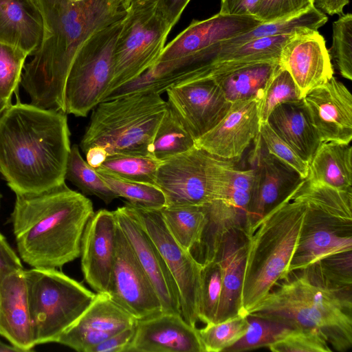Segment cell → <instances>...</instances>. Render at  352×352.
Wrapping results in <instances>:
<instances>
[{"instance_id":"obj_1","label":"cell","mask_w":352,"mask_h":352,"mask_svg":"<svg viewBox=\"0 0 352 352\" xmlns=\"http://www.w3.org/2000/svg\"><path fill=\"white\" fill-rule=\"evenodd\" d=\"M43 21L41 44L25 64L21 85L30 104L65 113V86L72 61L94 34L123 19L129 0H34Z\"/></svg>"},{"instance_id":"obj_2","label":"cell","mask_w":352,"mask_h":352,"mask_svg":"<svg viewBox=\"0 0 352 352\" xmlns=\"http://www.w3.org/2000/svg\"><path fill=\"white\" fill-rule=\"evenodd\" d=\"M67 113L17 100L0 116V173L15 194L65 182L71 148Z\"/></svg>"},{"instance_id":"obj_3","label":"cell","mask_w":352,"mask_h":352,"mask_svg":"<svg viewBox=\"0 0 352 352\" xmlns=\"http://www.w3.org/2000/svg\"><path fill=\"white\" fill-rule=\"evenodd\" d=\"M15 195L10 220L23 262L57 269L80 256L82 235L94 213L89 199L65 182L40 192Z\"/></svg>"},{"instance_id":"obj_4","label":"cell","mask_w":352,"mask_h":352,"mask_svg":"<svg viewBox=\"0 0 352 352\" xmlns=\"http://www.w3.org/2000/svg\"><path fill=\"white\" fill-rule=\"evenodd\" d=\"M248 315L318 331L333 351L352 347V287L331 283L316 263L288 272Z\"/></svg>"},{"instance_id":"obj_5","label":"cell","mask_w":352,"mask_h":352,"mask_svg":"<svg viewBox=\"0 0 352 352\" xmlns=\"http://www.w3.org/2000/svg\"><path fill=\"white\" fill-rule=\"evenodd\" d=\"M301 184L248 232L241 294L243 316H247L288 273L306 209L305 203L294 197Z\"/></svg>"},{"instance_id":"obj_6","label":"cell","mask_w":352,"mask_h":352,"mask_svg":"<svg viewBox=\"0 0 352 352\" xmlns=\"http://www.w3.org/2000/svg\"><path fill=\"white\" fill-rule=\"evenodd\" d=\"M168 103L154 91H138L98 103L80 143L85 152L91 147L105 148L108 155L130 154L152 156L156 130Z\"/></svg>"},{"instance_id":"obj_7","label":"cell","mask_w":352,"mask_h":352,"mask_svg":"<svg viewBox=\"0 0 352 352\" xmlns=\"http://www.w3.org/2000/svg\"><path fill=\"white\" fill-rule=\"evenodd\" d=\"M294 197L304 201L306 209L288 272L352 251V190L304 179Z\"/></svg>"},{"instance_id":"obj_8","label":"cell","mask_w":352,"mask_h":352,"mask_svg":"<svg viewBox=\"0 0 352 352\" xmlns=\"http://www.w3.org/2000/svg\"><path fill=\"white\" fill-rule=\"evenodd\" d=\"M24 276L35 345L56 342L96 296L55 268L24 270Z\"/></svg>"},{"instance_id":"obj_9","label":"cell","mask_w":352,"mask_h":352,"mask_svg":"<svg viewBox=\"0 0 352 352\" xmlns=\"http://www.w3.org/2000/svg\"><path fill=\"white\" fill-rule=\"evenodd\" d=\"M172 28L156 0L130 4L116 43L112 76L102 102L157 63Z\"/></svg>"},{"instance_id":"obj_10","label":"cell","mask_w":352,"mask_h":352,"mask_svg":"<svg viewBox=\"0 0 352 352\" xmlns=\"http://www.w3.org/2000/svg\"><path fill=\"white\" fill-rule=\"evenodd\" d=\"M235 162L214 156L195 145L162 162L156 184L166 206L204 205L226 195Z\"/></svg>"},{"instance_id":"obj_11","label":"cell","mask_w":352,"mask_h":352,"mask_svg":"<svg viewBox=\"0 0 352 352\" xmlns=\"http://www.w3.org/2000/svg\"><path fill=\"white\" fill-rule=\"evenodd\" d=\"M122 20L94 34L76 53L65 86V113L86 117L102 98L113 72V56Z\"/></svg>"},{"instance_id":"obj_12","label":"cell","mask_w":352,"mask_h":352,"mask_svg":"<svg viewBox=\"0 0 352 352\" xmlns=\"http://www.w3.org/2000/svg\"><path fill=\"white\" fill-rule=\"evenodd\" d=\"M126 204L157 246L177 284L182 317L196 327L199 321L202 265L174 239L160 210H148Z\"/></svg>"},{"instance_id":"obj_13","label":"cell","mask_w":352,"mask_h":352,"mask_svg":"<svg viewBox=\"0 0 352 352\" xmlns=\"http://www.w3.org/2000/svg\"><path fill=\"white\" fill-rule=\"evenodd\" d=\"M107 294L138 320L162 313L155 290L119 226Z\"/></svg>"},{"instance_id":"obj_14","label":"cell","mask_w":352,"mask_h":352,"mask_svg":"<svg viewBox=\"0 0 352 352\" xmlns=\"http://www.w3.org/2000/svg\"><path fill=\"white\" fill-rule=\"evenodd\" d=\"M165 92L168 104L195 140L212 129L231 104L217 80L211 78L187 79Z\"/></svg>"},{"instance_id":"obj_15","label":"cell","mask_w":352,"mask_h":352,"mask_svg":"<svg viewBox=\"0 0 352 352\" xmlns=\"http://www.w3.org/2000/svg\"><path fill=\"white\" fill-rule=\"evenodd\" d=\"M261 23L254 16L219 12L205 20H192L164 47L157 63L191 58L206 67L209 63L210 50L214 45L243 34Z\"/></svg>"},{"instance_id":"obj_16","label":"cell","mask_w":352,"mask_h":352,"mask_svg":"<svg viewBox=\"0 0 352 352\" xmlns=\"http://www.w3.org/2000/svg\"><path fill=\"white\" fill-rule=\"evenodd\" d=\"M114 213L118 226L155 290L162 312L182 315L178 287L157 246L126 204L117 208Z\"/></svg>"},{"instance_id":"obj_17","label":"cell","mask_w":352,"mask_h":352,"mask_svg":"<svg viewBox=\"0 0 352 352\" xmlns=\"http://www.w3.org/2000/svg\"><path fill=\"white\" fill-rule=\"evenodd\" d=\"M258 98L235 101L221 120L195 140V146L217 157L236 162L258 136Z\"/></svg>"},{"instance_id":"obj_18","label":"cell","mask_w":352,"mask_h":352,"mask_svg":"<svg viewBox=\"0 0 352 352\" xmlns=\"http://www.w3.org/2000/svg\"><path fill=\"white\" fill-rule=\"evenodd\" d=\"M311 121L321 141L349 144L352 140V96L332 76L302 98Z\"/></svg>"},{"instance_id":"obj_19","label":"cell","mask_w":352,"mask_h":352,"mask_svg":"<svg viewBox=\"0 0 352 352\" xmlns=\"http://www.w3.org/2000/svg\"><path fill=\"white\" fill-rule=\"evenodd\" d=\"M278 65L290 74L302 98L333 76L326 41L318 30L295 32L283 47Z\"/></svg>"},{"instance_id":"obj_20","label":"cell","mask_w":352,"mask_h":352,"mask_svg":"<svg viewBox=\"0 0 352 352\" xmlns=\"http://www.w3.org/2000/svg\"><path fill=\"white\" fill-rule=\"evenodd\" d=\"M118 226L114 211L100 209L89 219L82 235L81 269L85 281L96 293L108 292Z\"/></svg>"},{"instance_id":"obj_21","label":"cell","mask_w":352,"mask_h":352,"mask_svg":"<svg viewBox=\"0 0 352 352\" xmlns=\"http://www.w3.org/2000/svg\"><path fill=\"white\" fill-rule=\"evenodd\" d=\"M138 320L116 304L108 294L96 293L79 318L58 338L56 343L78 352L91 347L125 329Z\"/></svg>"},{"instance_id":"obj_22","label":"cell","mask_w":352,"mask_h":352,"mask_svg":"<svg viewBox=\"0 0 352 352\" xmlns=\"http://www.w3.org/2000/svg\"><path fill=\"white\" fill-rule=\"evenodd\" d=\"M254 142L255 183L249 210V231L267 211L289 195L304 180L296 171L267 151L260 135Z\"/></svg>"},{"instance_id":"obj_23","label":"cell","mask_w":352,"mask_h":352,"mask_svg":"<svg viewBox=\"0 0 352 352\" xmlns=\"http://www.w3.org/2000/svg\"><path fill=\"white\" fill-rule=\"evenodd\" d=\"M126 352H204L198 329L179 314L160 313L138 320Z\"/></svg>"},{"instance_id":"obj_24","label":"cell","mask_w":352,"mask_h":352,"mask_svg":"<svg viewBox=\"0 0 352 352\" xmlns=\"http://www.w3.org/2000/svg\"><path fill=\"white\" fill-rule=\"evenodd\" d=\"M248 232L233 229L224 234L215 259L221 268L222 290L215 322L241 314Z\"/></svg>"},{"instance_id":"obj_25","label":"cell","mask_w":352,"mask_h":352,"mask_svg":"<svg viewBox=\"0 0 352 352\" xmlns=\"http://www.w3.org/2000/svg\"><path fill=\"white\" fill-rule=\"evenodd\" d=\"M0 335L23 352L35 347L24 270L0 282Z\"/></svg>"},{"instance_id":"obj_26","label":"cell","mask_w":352,"mask_h":352,"mask_svg":"<svg viewBox=\"0 0 352 352\" xmlns=\"http://www.w3.org/2000/svg\"><path fill=\"white\" fill-rule=\"evenodd\" d=\"M43 33V17L34 0H0V42L32 56Z\"/></svg>"},{"instance_id":"obj_27","label":"cell","mask_w":352,"mask_h":352,"mask_svg":"<svg viewBox=\"0 0 352 352\" xmlns=\"http://www.w3.org/2000/svg\"><path fill=\"white\" fill-rule=\"evenodd\" d=\"M272 129L309 164L321 141L302 101L282 104L270 113Z\"/></svg>"},{"instance_id":"obj_28","label":"cell","mask_w":352,"mask_h":352,"mask_svg":"<svg viewBox=\"0 0 352 352\" xmlns=\"http://www.w3.org/2000/svg\"><path fill=\"white\" fill-rule=\"evenodd\" d=\"M294 33L256 38L221 51L198 78H214L250 63L278 61L284 45Z\"/></svg>"},{"instance_id":"obj_29","label":"cell","mask_w":352,"mask_h":352,"mask_svg":"<svg viewBox=\"0 0 352 352\" xmlns=\"http://www.w3.org/2000/svg\"><path fill=\"white\" fill-rule=\"evenodd\" d=\"M307 181L342 190H352V147L322 142L309 164Z\"/></svg>"},{"instance_id":"obj_30","label":"cell","mask_w":352,"mask_h":352,"mask_svg":"<svg viewBox=\"0 0 352 352\" xmlns=\"http://www.w3.org/2000/svg\"><path fill=\"white\" fill-rule=\"evenodd\" d=\"M327 21V16L314 6L292 16L261 23L249 31L225 40L211 48L212 60L221 51L234 47L248 41L265 36L292 34L306 30H318Z\"/></svg>"},{"instance_id":"obj_31","label":"cell","mask_w":352,"mask_h":352,"mask_svg":"<svg viewBox=\"0 0 352 352\" xmlns=\"http://www.w3.org/2000/svg\"><path fill=\"white\" fill-rule=\"evenodd\" d=\"M278 61L252 63L236 68L215 79L230 102L259 98Z\"/></svg>"},{"instance_id":"obj_32","label":"cell","mask_w":352,"mask_h":352,"mask_svg":"<svg viewBox=\"0 0 352 352\" xmlns=\"http://www.w3.org/2000/svg\"><path fill=\"white\" fill-rule=\"evenodd\" d=\"M160 211L169 232L183 249L190 252L199 243L207 223L203 205L166 206Z\"/></svg>"},{"instance_id":"obj_33","label":"cell","mask_w":352,"mask_h":352,"mask_svg":"<svg viewBox=\"0 0 352 352\" xmlns=\"http://www.w3.org/2000/svg\"><path fill=\"white\" fill-rule=\"evenodd\" d=\"M194 145V138L168 104L153 138V157L163 162L188 151Z\"/></svg>"},{"instance_id":"obj_34","label":"cell","mask_w":352,"mask_h":352,"mask_svg":"<svg viewBox=\"0 0 352 352\" xmlns=\"http://www.w3.org/2000/svg\"><path fill=\"white\" fill-rule=\"evenodd\" d=\"M161 163L150 156L113 154L108 155L96 170L124 181L157 186V173Z\"/></svg>"},{"instance_id":"obj_35","label":"cell","mask_w":352,"mask_h":352,"mask_svg":"<svg viewBox=\"0 0 352 352\" xmlns=\"http://www.w3.org/2000/svg\"><path fill=\"white\" fill-rule=\"evenodd\" d=\"M65 179L75 185L84 195L96 196L106 204H109L115 199L118 198L100 177L96 170L84 160L77 144L71 146Z\"/></svg>"},{"instance_id":"obj_36","label":"cell","mask_w":352,"mask_h":352,"mask_svg":"<svg viewBox=\"0 0 352 352\" xmlns=\"http://www.w3.org/2000/svg\"><path fill=\"white\" fill-rule=\"evenodd\" d=\"M302 99L300 92L290 74L278 65L258 99L260 123L267 122L272 111L278 106L298 102Z\"/></svg>"},{"instance_id":"obj_37","label":"cell","mask_w":352,"mask_h":352,"mask_svg":"<svg viewBox=\"0 0 352 352\" xmlns=\"http://www.w3.org/2000/svg\"><path fill=\"white\" fill-rule=\"evenodd\" d=\"M97 172L118 197L124 198L132 206L148 210H160L166 206L164 192L155 185L124 181Z\"/></svg>"},{"instance_id":"obj_38","label":"cell","mask_w":352,"mask_h":352,"mask_svg":"<svg viewBox=\"0 0 352 352\" xmlns=\"http://www.w3.org/2000/svg\"><path fill=\"white\" fill-rule=\"evenodd\" d=\"M247 318L248 327L245 333L223 352H241L267 347L293 329L275 320L249 315Z\"/></svg>"},{"instance_id":"obj_39","label":"cell","mask_w":352,"mask_h":352,"mask_svg":"<svg viewBox=\"0 0 352 352\" xmlns=\"http://www.w3.org/2000/svg\"><path fill=\"white\" fill-rule=\"evenodd\" d=\"M248 327L247 316L239 314L198 329L204 352L223 351L241 338Z\"/></svg>"},{"instance_id":"obj_40","label":"cell","mask_w":352,"mask_h":352,"mask_svg":"<svg viewBox=\"0 0 352 352\" xmlns=\"http://www.w3.org/2000/svg\"><path fill=\"white\" fill-rule=\"evenodd\" d=\"M28 54L14 46L0 42V100L12 104L13 94L19 98V87Z\"/></svg>"},{"instance_id":"obj_41","label":"cell","mask_w":352,"mask_h":352,"mask_svg":"<svg viewBox=\"0 0 352 352\" xmlns=\"http://www.w3.org/2000/svg\"><path fill=\"white\" fill-rule=\"evenodd\" d=\"M222 290L221 268L215 259L202 265L199 320L214 323Z\"/></svg>"},{"instance_id":"obj_42","label":"cell","mask_w":352,"mask_h":352,"mask_svg":"<svg viewBox=\"0 0 352 352\" xmlns=\"http://www.w3.org/2000/svg\"><path fill=\"white\" fill-rule=\"evenodd\" d=\"M333 42L328 50L342 77L352 80V15L341 14L333 23Z\"/></svg>"},{"instance_id":"obj_43","label":"cell","mask_w":352,"mask_h":352,"mask_svg":"<svg viewBox=\"0 0 352 352\" xmlns=\"http://www.w3.org/2000/svg\"><path fill=\"white\" fill-rule=\"evenodd\" d=\"M273 352H331L325 337L318 331L293 329L283 338L270 344Z\"/></svg>"},{"instance_id":"obj_44","label":"cell","mask_w":352,"mask_h":352,"mask_svg":"<svg viewBox=\"0 0 352 352\" xmlns=\"http://www.w3.org/2000/svg\"><path fill=\"white\" fill-rule=\"evenodd\" d=\"M260 137L267 151L296 171L305 179L309 173V163L270 126L267 122L261 124Z\"/></svg>"},{"instance_id":"obj_45","label":"cell","mask_w":352,"mask_h":352,"mask_svg":"<svg viewBox=\"0 0 352 352\" xmlns=\"http://www.w3.org/2000/svg\"><path fill=\"white\" fill-rule=\"evenodd\" d=\"M255 168L252 166L247 169H234L226 195L221 199L226 201L249 219V210L254 192Z\"/></svg>"},{"instance_id":"obj_46","label":"cell","mask_w":352,"mask_h":352,"mask_svg":"<svg viewBox=\"0 0 352 352\" xmlns=\"http://www.w3.org/2000/svg\"><path fill=\"white\" fill-rule=\"evenodd\" d=\"M314 6V0H258L253 16L262 23L298 14Z\"/></svg>"},{"instance_id":"obj_47","label":"cell","mask_w":352,"mask_h":352,"mask_svg":"<svg viewBox=\"0 0 352 352\" xmlns=\"http://www.w3.org/2000/svg\"><path fill=\"white\" fill-rule=\"evenodd\" d=\"M314 263L331 283L352 287V251L332 254Z\"/></svg>"},{"instance_id":"obj_48","label":"cell","mask_w":352,"mask_h":352,"mask_svg":"<svg viewBox=\"0 0 352 352\" xmlns=\"http://www.w3.org/2000/svg\"><path fill=\"white\" fill-rule=\"evenodd\" d=\"M135 326L110 336L89 349L88 352H126L134 336Z\"/></svg>"},{"instance_id":"obj_49","label":"cell","mask_w":352,"mask_h":352,"mask_svg":"<svg viewBox=\"0 0 352 352\" xmlns=\"http://www.w3.org/2000/svg\"><path fill=\"white\" fill-rule=\"evenodd\" d=\"M22 270L21 259L0 232V282L9 274Z\"/></svg>"},{"instance_id":"obj_50","label":"cell","mask_w":352,"mask_h":352,"mask_svg":"<svg viewBox=\"0 0 352 352\" xmlns=\"http://www.w3.org/2000/svg\"><path fill=\"white\" fill-rule=\"evenodd\" d=\"M258 0H221L219 13L230 15H250Z\"/></svg>"},{"instance_id":"obj_51","label":"cell","mask_w":352,"mask_h":352,"mask_svg":"<svg viewBox=\"0 0 352 352\" xmlns=\"http://www.w3.org/2000/svg\"><path fill=\"white\" fill-rule=\"evenodd\" d=\"M146 0H129L130 4ZM160 8L173 27L179 19L184 10L190 0H156Z\"/></svg>"},{"instance_id":"obj_52","label":"cell","mask_w":352,"mask_h":352,"mask_svg":"<svg viewBox=\"0 0 352 352\" xmlns=\"http://www.w3.org/2000/svg\"><path fill=\"white\" fill-rule=\"evenodd\" d=\"M349 0H314V6L325 14H341Z\"/></svg>"},{"instance_id":"obj_53","label":"cell","mask_w":352,"mask_h":352,"mask_svg":"<svg viewBox=\"0 0 352 352\" xmlns=\"http://www.w3.org/2000/svg\"><path fill=\"white\" fill-rule=\"evenodd\" d=\"M87 162L94 168H98L106 160L108 153L105 148L99 146L89 148L86 152Z\"/></svg>"},{"instance_id":"obj_54","label":"cell","mask_w":352,"mask_h":352,"mask_svg":"<svg viewBox=\"0 0 352 352\" xmlns=\"http://www.w3.org/2000/svg\"><path fill=\"white\" fill-rule=\"evenodd\" d=\"M10 351H15V352H23L21 349L19 348L14 346L12 344H6L0 340V352H10Z\"/></svg>"},{"instance_id":"obj_55","label":"cell","mask_w":352,"mask_h":352,"mask_svg":"<svg viewBox=\"0 0 352 352\" xmlns=\"http://www.w3.org/2000/svg\"><path fill=\"white\" fill-rule=\"evenodd\" d=\"M10 105V104H9ZM8 106L6 103H5L3 101L0 100V116L3 111V110Z\"/></svg>"},{"instance_id":"obj_56","label":"cell","mask_w":352,"mask_h":352,"mask_svg":"<svg viewBox=\"0 0 352 352\" xmlns=\"http://www.w3.org/2000/svg\"><path fill=\"white\" fill-rule=\"evenodd\" d=\"M1 194L0 193V205H1Z\"/></svg>"}]
</instances>
